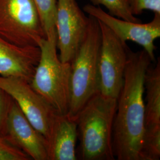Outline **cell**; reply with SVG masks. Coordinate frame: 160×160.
Wrapping results in <instances>:
<instances>
[{"label": "cell", "mask_w": 160, "mask_h": 160, "mask_svg": "<svg viewBox=\"0 0 160 160\" xmlns=\"http://www.w3.org/2000/svg\"><path fill=\"white\" fill-rule=\"evenodd\" d=\"M151 62L145 50H129L113 128L116 160H140L144 131L145 76Z\"/></svg>", "instance_id": "6da1fadb"}, {"label": "cell", "mask_w": 160, "mask_h": 160, "mask_svg": "<svg viewBox=\"0 0 160 160\" xmlns=\"http://www.w3.org/2000/svg\"><path fill=\"white\" fill-rule=\"evenodd\" d=\"M116 108L117 98L98 92L75 116L81 160H115L113 128Z\"/></svg>", "instance_id": "7a4b0ae2"}, {"label": "cell", "mask_w": 160, "mask_h": 160, "mask_svg": "<svg viewBox=\"0 0 160 160\" xmlns=\"http://www.w3.org/2000/svg\"><path fill=\"white\" fill-rule=\"evenodd\" d=\"M88 25L80 48L71 62L70 100L68 114L79 112L91 97L99 92L98 61L102 42L101 29L94 17Z\"/></svg>", "instance_id": "3957f363"}, {"label": "cell", "mask_w": 160, "mask_h": 160, "mask_svg": "<svg viewBox=\"0 0 160 160\" xmlns=\"http://www.w3.org/2000/svg\"><path fill=\"white\" fill-rule=\"evenodd\" d=\"M40 57L30 82L32 88L58 113L67 114L70 100L71 63L62 62L57 49V33L41 41Z\"/></svg>", "instance_id": "277c9868"}, {"label": "cell", "mask_w": 160, "mask_h": 160, "mask_svg": "<svg viewBox=\"0 0 160 160\" xmlns=\"http://www.w3.org/2000/svg\"><path fill=\"white\" fill-rule=\"evenodd\" d=\"M0 36L18 46L39 47L46 37L33 0H0Z\"/></svg>", "instance_id": "5b68a950"}, {"label": "cell", "mask_w": 160, "mask_h": 160, "mask_svg": "<svg viewBox=\"0 0 160 160\" xmlns=\"http://www.w3.org/2000/svg\"><path fill=\"white\" fill-rule=\"evenodd\" d=\"M98 22L102 33L98 61L99 92L117 98L123 84L130 49L107 26Z\"/></svg>", "instance_id": "8992f818"}, {"label": "cell", "mask_w": 160, "mask_h": 160, "mask_svg": "<svg viewBox=\"0 0 160 160\" xmlns=\"http://www.w3.org/2000/svg\"><path fill=\"white\" fill-rule=\"evenodd\" d=\"M0 88L16 102L31 124L46 139L57 112L27 80L0 75Z\"/></svg>", "instance_id": "52a82bcc"}, {"label": "cell", "mask_w": 160, "mask_h": 160, "mask_svg": "<svg viewBox=\"0 0 160 160\" xmlns=\"http://www.w3.org/2000/svg\"><path fill=\"white\" fill-rule=\"evenodd\" d=\"M88 20L76 0H57V49L62 62L73 60L86 34Z\"/></svg>", "instance_id": "ba28073f"}, {"label": "cell", "mask_w": 160, "mask_h": 160, "mask_svg": "<svg viewBox=\"0 0 160 160\" xmlns=\"http://www.w3.org/2000/svg\"><path fill=\"white\" fill-rule=\"evenodd\" d=\"M83 10L89 16L107 26L123 42L132 41L141 45L152 61H155L154 42L160 37V14H155L150 22L143 24L114 17L92 4H87Z\"/></svg>", "instance_id": "9c48e42d"}, {"label": "cell", "mask_w": 160, "mask_h": 160, "mask_svg": "<svg viewBox=\"0 0 160 160\" xmlns=\"http://www.w3.org/2000/svg\"><path fill=\"white\" fill-rule=\"evenodd\" d=\"M5 138L31 160H48L46 139L31 124L12 98L7 118Z\"/></svg>", "instance_id": "30bf717a"}, {"label": "cell", "mask_w": 160, "mask_h": 160, "mask_svg": "<svg viewBox=\"0 0 160 160\" xmlns=\"http://www.w3.org/2000/svg\"><path fill=\"white\" fill-rule=\"evenodd\" d=\"M40 57L39 47L18 46L0 36V75L22 78L30 83Z\"/></svg>", "instance_id": "8fae6325"}, {"label": "cell", "mask_w": 160, "mask_h": 160, "mask_svg": "<svg viewBox=\"0 0 160 160\" xmlns=\"http://www.w3.org/2000/svg\"><path fill=\"white\" fill-rule=\"evenodd\" d=\"M78 139L74 118L57 113L46 138L48 160H76L75 146Z\"/></svg>", "instance_id": "7c38bea8"}, {"label": "cell", "mask_w": 160, "mask_h": 160, "mask_svg": "<svg viewBox=\"0 0 160 160\" xmlns=\"http://www.w3.org/2000/svg\"><path fill=\"white\" fill-rule=\"evenodd\" d=\"M144 129L160 128V62L151 65L145 76Z\"/></svg>", "instance_id": "4fadbf2b"}, {"label": "cell", "mask_w": 160, "mask_h": 160, "mask_svg": "<svg viewBox=\"0 0 160 160\" xmlns=\"http://www.w3.org/2000/svg\"><path fill=\"white\" fill-rule=\"evenodd\" d=\"M40 15L47 38L57 33L55 28L57 0H33Z\"/></svg>", "instance_id": "5bb4252c"}, {"label": "cell", "mask_w": 160, "mask_h": 160, "mask_svg": "<svg viewBox=\"0 0 160 160\" xmlns=\"http://www.w3.org/2000/svg\"><path fill=\"white\" fill-rule=\"evenodd\" d=\"M94 6H103L109 14L120 19L135 23H141V20L132 13L128 0H90Z\"/></svg>", "instance_id": "9a60e30c"}, {"label": "cell", "mask_w": 160, "mask_h": 160, "mask_svg": "<svg viewBox=\"0 0 160 160\" xmlns=\"http://www.w3.org/2000/svg\"><path fill=\"white\" fill-rule=\"evenodd\" d=\"M28 155L10 143L5 138L0 137V160H30Z\"/></svg>", "instance_id": "2e32d148"}, {"label": "cell", "mask_w": 160, "mask_h": 160, "mask_svg": "<svg viewBox=\"0 0 160 160\" xmlns=\"http://www.w3.org/2000/svg\"><path fill=\"white\" fill-rule=\"evenodd\" d=\"M132 13L141 14L145 10H150L160 14V0H128Z\"/></svg>", "instance_id": "e0dca14e"}, {"label": "cell", "mask_w": 160, "mask_h": 160, "mask_svg": "<svg viewBox=\"0 0 160 160\" xmlns=\"http://www.w3.org/2000/svg\"><path fill=\"white\" fill-rule=\"evenodd\" d=\"M12 97L0 88V137L6 135V122Z\"/></svg>", "instance_id": "ac0fdd59"}]
</instances>
